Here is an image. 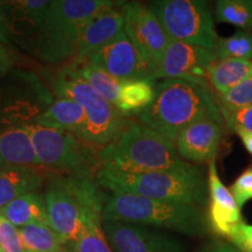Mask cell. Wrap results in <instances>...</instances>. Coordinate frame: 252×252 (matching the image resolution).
<instances>
[{"label":"cell","mask_w":252,"mask_h":252,"mask_svg":"<svg viewBox=\"0 0 252 252\" xmlns=\"http://www.w3.org/2000/svg\"><path fill=\"white\" fill-rule=\"evenodd\" d=\"M0 214L15 228L34 223H48L45 197L39 193H30L15 198L2 208Z\"/></svg>","instance_id":"cb8c5ba5"},{"label":"cell","mask_w":252,"mask_h":252,"mask_svg":"<svg viewBox=\"0 0 252 252\" xmlns=\"http://www.w3.org/2000/svg\"><path fill=\"white\" fill-rule=\"evenodd\" d=\"M0 249L2 252H26L19 230L0 214Z\"/></svg>","instance_id":"4dcf8cb0"},{"label":"cell","mask_w":252,"mask_h":252,"mask_svg":"<svg viewBox=\"0 0 252 252\" xmlns=\"http://www.w3.org/2000/svg\"><path fill=\"white\" fill-rule=\"evenodd\" d=\"M18 230L26 252H54L67 245L48 223H34Z\"/></svg>","instance_id":"d4e9b609"},{"label":"cell","mask_w":252,"mask_h":252,"mask_svg":"<svg viewBox=\"0 0 252 252\" xmlns=\"http://www.w3.org/2000/svg\"><path fill=\"white\" fill-rule=\"evenodd\" d=\"M252 75V60H215L208 69L207 80L216 94H223Z\"/></svg>","instance_id":"603a6c76"},{"label":"cell","mask_w":252,"mask_h":252,"mask_svg":"<svg viewBox=\"0 0 252 252\" xmlns=\"http://www.w3.org/2000/svg\"><path fill=\"white\" fill-rule=\"evenodd\" d=\"M86 112L75 100L56 97L48 108L36 118L34 124L71 132L81 139V135L86 128Z\"/></svg>","instance_id":"ffe728a7"},{"label":"cell","mask_w":252,"mask_h":252,"mask_svg":"<svg viewBox=\"0 0 252 252\" xmlns=\"http://www.w3.org/2000/svg\"><path fill=\"white\" fill-rule=\"evenodd\" d=\"M232 132H235V133L237 134L239 138H241V140L244 145L245 150H247L248 152L252 156V133L251 132L241 130V128H235Z\"/></svg>","instance_id":"d590c367"},{"label":"cell","mask_w":252,"mask_h":252,"mask_svg":"<svg viewBox=\"0 0 252 252\" xmlns=\"http://www.w3.org/2000/svg\"><path fill=\"white\" fill-rule=\"evenodd\" d=\"M53 97L34 72L14 68L0 78V130L34 124Z\"/></svg>","instance_id":"9c48e42d"},{"label":"cell","mask_w":252,"mask_h":252,"mask_svg":"<svg viewBox=\"0 0 252 252\" xmlns=\"http://www.w3.org/2000/svg\"><path fill=\"white\" fill-rule=\"evenodd\" d=\"M102 228L113 252H186L178 237L150 226L102 220Z\"/></svg>","instance_id":"4fadbf2b"},{"label":"cell","mask_w":252,"mask_h":252,"mask_svg":"<svg viewBox=\"0 0 252 252\" xmlns=\"http://www.w3.org/2000/svg\"><path fill=\"white\" fill-rule=\"evenodd\" d=\"M96 181L112 194H132L153 200L187 204L201 209L209 204L208 179L200 167H184L143 174H119L98 169Z\"/></svg>","instance_id":"3957f363"},{"label":"cell","mask_w":252,"mask_h":252,"mask_svg":"<svg viewBox=\"0 0 252 252\" xmlns=\"http://www.w3.org/2000/svg\"><path fill=\"white\" fill-rule=\"evenodd\" d=\"M25 127L41 166L68 174L96 178L99 169V150L84 143L71 132L36 124Z\"/></svg>","instance_id":"ba28073f"},{"label":"cell","mask_w":252,"mask_h":252,"mask_svg":"<svg viewBox=\"0 0 252 252\" xmlns=\"http://www.w3.org/2000/svg\"><path fill=\"white\" fill-rule=\"evenodd\" d=\"M9 165L42 167L26 127L0 130V167Z\"/></svg>","instance_id":"44dd1931"},{"label":"cell","mask_w":252,"mask_h":252,"mask_svg":"<svg viewBox=\"0 0 252 252\" xmlns=\"http://www.w3.org/2000/svg\"><path fill=\"white\" fill-rule=\"evenodd\" d=\"M98 161L99 169L119 174L166 171L188 163L181 159L172 141L134 121L99 150Z\"/></svg>","instance_id":"277c9868"},{"label":"cell","mask_w":252,"mask_h":252,"mask_svg":"<svg viewBox=\"0 0 252 252\" xmlns=\"http://www.w3.org/2000/svg\"><path fill=\"white\" fill-rule=\"evenodd\" d=\"M171 40L213 50L219 35L209 4L203 0H157L147 4Z\"/></svg>","instance_id":"30bf717a"},{"label":"cell","mask_w":252,"mask_h":252,"mask_svg":"<svg viewBox=\"0 0 252 252\" xmlns=\"http://www.w3.org/2000/svg\"><path fill=\"white\" fill-rule=\"evenodd\" d=\"M215 19L242 31H252V0H219L215 4Z\"/></svg>","instance_id":"484cf974"},{"label":"cell","mask_w":252,"mask_h":252,"mask_svg":"<svg viewBox=\"0 0 252 252\" xmlns=\"http://www.w3.org/2000/svg\"><path fill=\"white\" fill-rule=\"evenodd\" d=\"M216 60H252V33L237 31L228 37H219L213 49Z\"/></svg>","instance_id":"4316f807"},{"label":"cell","mask_w":252,"mask_h":252,"mask_svg":"<svg viewBox=\"0 0 252 252\" xmlns=\"http://www.w3.org/2000/svg\"><path fill=\"white\" fill-rule=\"evenodd\" d=\"M220 111L224 124L230 130L241 128L252 133V105L237 110H228L220 106Z\"/></svg>","instance_id":"f546056e"},{"label":"cell","mask_w":252,"mask_h":252,"mask_svg":"<svg viewBox=\"0 0 252 252\" xmlns=\"http://www.w3.org/2000/svg\"><path fill=\"white\" fill-rule=\"evenodd\" d=\"M228 242L241 252H252V225L238 223L228 235Z\"/></svg>","instance_id":"d6a6232c"},{"label":"cell","mask_w":252,"mask_h":252,"mask_svg":"<svg viewBox=\"0 0 252 252\" xmlns=\"http://www.w3.org/2000/svg\"><path fill=\"white\" fill-rule=\"evenodd\" d=\"M224 122L202 119L186 126L176 137L174 146L182 160L193 163L215 161L224 135Z\"/></svg>","instance_id":"2e32d148"},{"label":"cell","mask_w":252,"mask_h":252,"mask_svg":"<svg viewBox=\"0 0 252 252\" xmlns=\"http://www.w3.org/2000/svg\"><path fill=\"white\" fill-rule=\"evenodd\" d=\"M123 12L125 34L150 68L154 80V72L159 67L171 39L147 4L124 2Z\"/></svg>","instance_id":"8fae6325"},{"label":"cell","mask_w":252,"mask_h":252,"mask_svg":"<svg viewBox=\"0 0 252 252\" xmlns=\"http://www.w3.org/2000/svg\"><path fill=\"white\" fill-rule=\"evenodd\" d=\"M121 2L113 0L50 1L32 53L48 64H62L74 60L78 36L88 21Z\"/></svg>","instance_id":"8992f818"},{"label":"cell","mask_w":252,"mask_h":252,"mask_svg":"<svg viewBox=\"0 0 252 252\" xmlns=\"http://www.w3.org/2000/svg\"><path fill=\"white\" fill-rule=\"evenodd\" d=\"M54 252H70V251H69L67 248H63V249H62V250H59V251H54Z\"/></svg>","instance_id":"8d00e7d4"},{"label":"cell","mask_w":252,"mask_h":252,"mask_svg":"<svg viewBox=\"0 0 252 252\" xmlns=\"http://www.w3.org/2000/svg\"><path fill=\"white\" fill-rule=\"evenodd\" d=\"M124 1L100 12L88 21L78 36L72 61H87L124 31Z\"/></svg>","instance_id":"e0dca14e"},{"label":"cell","mask_w":252,"mask_h":252,"mask_svg":"<svg viewBox=\"0 0 252 252\" xmlns=\"http://www.w3.org/2000/svg\"><path fill=\"white\" fill-rule=\"evenodd\" d=\"M0 252H2V250H1V249H0Z\"/></svg>","instance_id":"74e56055"},{"label":"cell","mask_w":252,"mask_h":252,"mask_svg":"<svg viewBox=\"0 0 252 252\" xmlns=\"http://www.w3.org/2000/svg\"><path fill=\"white\" fill-rule=\"evenodd\" d=\"M106 196L93 176L52 175L43 195L48 224L67 247L76 243L88 226L103 220Z\"/></svg>","instance_id":"7a4b0ae2"},{"label":"cell","mask_w":252,"mask_h":252,"mask_svg":"<svg viewBox=\"0 0 252 252\" xmlns=\"http://www.w3.org/2000/svg\"><path fill=\"white\" fill-rule=\"evenodd\" d=\"M220 108L237 110L252 105V75L223 94H216Z\"/></svg>","instance_id":"f1b7e54d"},{"label":"cell","mask_w":252,"mask_h":252,"mask_svg":"<svg viewBox=\"0 0 252 252\" xmlns=\"http://www.w3.org/2000/svg\"><path fill=\"white\" fill-rule=\"evenodd\" d=\"M208 188H209V204H208V222L214 234L228 237L231 229L242 220L241 208L237 206L229 188L223 185L217 173L215 161L208 163Z\"/></svg>","instance_id":"ac0fdd59"},{"label":"cell","mask_w":252,"mask_h":252,"mask_svg":"<svg viewBox=\"0 0 252 252\" xmlns=\"http://www.w3.org/2000/svg\"><path fill=\"white\" fill-rule=\"evenodd\" d=\"M156 94V81L119 80L112 105L124 117L138 116L152 103Z\"/></svg>","instance_id":"7402d4cb"},{"label":"cell","mask_w":252,"mask_h":252,"mask_svg":"<svg viewBox=\"0 0 252 252\" xmlns=\"http://www.w3.org/2000/svg\"><path fill=\"white\" fill-rule=\"evenodd\" d=\"M49 89L53 96L75 100L86 112V128L81 140L100 150L111 143L130 124L115 106L90 87L78 74L72 63L62 65L49 77Z\"/></svg>","instance_id":"52a82bcc"},{"label":"cell","mask_w":252,"mask_h":252,"mask_svg":"<svg viewBox=\"0 0 252 252\" xmlns=\"http://www.w3.org/2000/svg\"><path fill=\"white\" fill-rule=\"evenodd\" d=\"M67 249L70 252H113L104 235L102 222L90 224L76 243L68 245Z\"/></svg>","instance_id":"83f0119b"},{"label":"cell","mask_w":252,"mask_h":252,"mask_svg":"<svg viewBox=\"0 0 252 252\" xmlns=\"http://www.w3.org/2000/svg\"><path fill=\"white\" fill-rule=\"evenodd\" d=\"M229 190L239 208H243L248 201L252 200V165L236 179Z\"/></svg>","instance_id":"1f68e13d"},{"label":"cell","mask_w":252,"mask_h":252,"mask_svg":"<svg viewBox=\"0 0 252 252\" xmlns=\"http://www.w3.org/2000/svg\"><path fill=\"white\" fill-rule=\"evenodd\" d=\"M43 185V174L32 166L0 167V210L15 198L37 193Z\"/></svg>","instance_id":"d6986e66"},{"label":"cell","mask_w":252,"mask_h":252,"mask_svg":"<svg viewBox=\"0 0 252 252\" xmlns=\"http://www.w3.org/2000/svg\"><path fill=\"white\" fill-rule=\"evenodd\" d=\"M49 5L48 0L0 1V43L32 53Z\"/></svg>","instance_id":"7c38bea8"},{"label":"cell","mask_w":252,"mask_h":252,"mask_svg":"<svg viewBox=\"0 0 252 252\" xmlns=\"http://www.w3.org/2000/svg\"><path fill=\"white\" fill-rule=\"evenodd\" d=\"M14 69V60L8 48L0 43V78Z\"/></svg>","instance_id":"e575fe53"},{"label":"cell","mask_w":252,"mask_h":252,"mask_svg":"<svg viewBox=\"0 0 252 252\" xmlns=\"http://www.w3.org/2000/svg\"><path fill=\"white\" fill-rule=\"evenodd\" d=\"M215 60L213 50L171 40L154 72V80L180 78L208 83V69Z\"/></svg>","instance_id":"5bb4252c"},{"label":"cell","mask_w":252,"mask_h":252,"mask_svg":"<svg viewBox=\"0 0 252 252\" xmlns=\"http://www.w3.org/2000/svg\"><path fill=\"white\" fill-rule=\"evenodd\" d=\"M87 61L118 80H153L150 68L124 31Z\"/></svg>","instance_id":"9a60e30c"},{"label":"cell","mask_w":252,"mask_h":252,"mask_svg":"<svg viewBox=\"0 0 252 252\" xmlns=\"http://www.w3.org/2000/svg\"><path fill=\"white\" fill-rule=\"evenodd\" d=\"M102 220L166 229L191 237H203L212 232L207 213L201 208L132 194L106 196Z\"/></svg>","instance_id":"5b68a950"},{"label":"cell","mask_w":252,"mask_h":252,"mask_svg":"<svg viewBox=\"0 0 252 252\" xmlns=\"http://www.w3.org/2000/svg\"><path fill=\"white\" fill-rule=\"evenodd\" d=\"M207 118L224 122L212 87L180 78L156 83L152 103L138 115L139 123L173 144L186 126Z\"/></svg>","instance_id":"6da1fadb"},{"label":"cell","mask_w":252,"mask_h":252,"mask_svg":"<svg viewBox=\"0 0 252 252\" xmlns=\"http://www.w3.org/2000/svg\"><path fill=\"white\" fill-rule=\"evenodd\" d=\"M195 252H241L229 242L222 239H210L201 245Z\"/></svg>","instance_id":"836d02e7"}]
</instances>
